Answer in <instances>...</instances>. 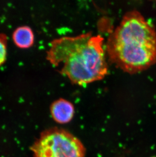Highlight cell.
<instances>
[{
  "mask_svg": "<svg viewBox=\"0 0 156 157\" xmlns=\"http://www.w3.org/2000/svg\"><path fill=\"white\" fill-rule=\"evenodd\" d=\"M34 157H84L82 142L69 132L52 128L43 132L32 147Z\"/></svg>",
  "mask_w": 156,
  "mask_h": 157,
  "instance_id": "3957f363",
  "label": "cell"
},
{
  "mask_svg": "<svg viewBox=\"0 0 156 157\" xmlns=\"http://www.w3.org/2000/svg\"><path fill=\"white\" fill-rule=\"evenodd\" d=\"M50 111L56 122L65 124L72 120L75 113V108L71 102L61 98L52 103Z\"/></svg>",
  "mask_w": 156,
  "mask_h": 157,
  "instance_id": "277c9868",
  "label": "cell"
},
{
  "mask_svg": "<svg viewBox=\"0 0 156 157\" xmlns=\"http://www.w3.org/2000/svg\"><path fill=\"white\" fill-rule=\"evenodd\" d=\"M7 37L5 34H0V66L6 60L7 54Z\"/></svg>",
  "mask_w": 156,
  "mask_h": 157,
  "instance_id": "8992f818",
  "label": "cell"
},
{
  "mask_svg": "<svg viewBox=\"0 0 156 157\" xmlns=\"http://www.w3.org/2000/svg\"><path fill=\"white\" fill-rule=\"evenodd\" d=\"M12 39L18 48H28L32 46L35 41L34 32L27 25L18 27L12 34Z\"/></svg>",
  "mask_w": 156,
  "mask_h": 157,
  "instance_id": "5b68a950",
  "label": "cell"
},
{
  "mask_svg": "<svg viewBox=\"0 0 156 157\" xmlns=\"http://www.w3.org/2000/svg\"><path fill=\"white\" fill-rule=\"evenodd\" d=\"M104 39L87 33L62 37L50 43L46 58L72 83L83 86L102 80L108 73Z\"/></svg>",
  "mask_w": 156,
  "mask_h": 157,
  "instance_id": "6da1fadb",
  "label": "cell"
},
{
  "mask_svg": "<svg viewBox=\"0 0 156 157\" xmlns=\"http://www.w3.org/2000/svg\"><path fill=\"white\" fill-rule=\"evenodd\" d=\"M106 55L112 63L134 74L156 62V32L138 11H130L108 38Z\"/></svg>",
  "mask_w": 156,
  "mask_h": 157,
  "instance_id": "7a4b0ae2",
  "label": "cell"
}]
</instances>
